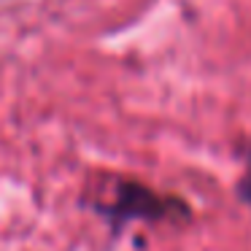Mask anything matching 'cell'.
<instances>
[{
  "label": "cell",
  "mask_w": 251,
  "mask_h": 251,
  "mask_svg": "<svg viewBox=\"0 0 251 251\" xmlns=\"http://www.w3.org/2000/svg\"><path fill=\"white\" fill-rule=\"evenodd\" d=\"M240 197L251 202V157L246 162V173H243V181H240Z\"/></svg>",
  "instance_id": "2"
},
{
  "label": "cell",
  "mask_w": 251,
  "mask_h": 251,
  "mask_svg": "<svg viewBox=\"0 0 251 251\" xmlns=\"http://www.w3.org/2000/svg\"><path fill=\"white\" fill-rule=\"evenodd\" d=\"M116 195L119 197H116L114 213L127 219H165V216H176L178 211L186 213V208L178 200L159 197L141 184H122Z\"/></svg>",
  "instance_id": "1"
}]
</instances>
